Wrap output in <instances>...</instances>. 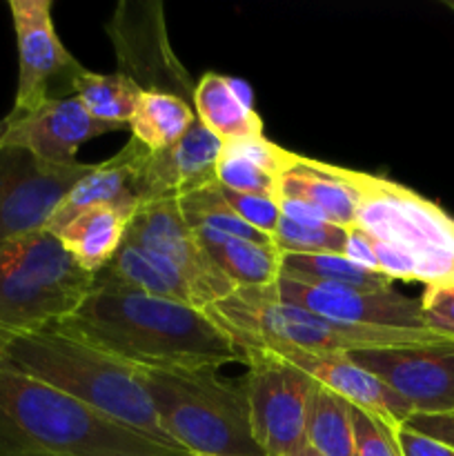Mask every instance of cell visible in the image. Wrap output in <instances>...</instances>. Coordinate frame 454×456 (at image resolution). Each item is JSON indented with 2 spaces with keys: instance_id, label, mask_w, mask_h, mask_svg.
<instances>
[{
  "instance_id": "obj_1",
  "label": "cell",
  "mask_w": 454,
  "mask_h": 456,
  "mask_svg": "<svg viewBox=\"0 0 454 456\" xmlns=\"http://www.w3.org/2000/svg\"><path fill=\"white\" fill-rule=\"evenodd\" d=\"M53 330L141 368H223L245 350L205 310L138 289L96 283Z\"/></svg>"
},
{
  "instance_id": "obj_2",
  "label": "cell",
  "mask_w": 454,
  "mask_h": 456,
  "mask_svg": "<svg viewBox=\"0 0 454 456\" xmlns=\"http://www.w3.org/2000/svg\"><path fill=\"white\" fill-rule=\"evenodd\" d=\"M0 456H182L0 361Z\"/></svg>"
},
{
  "instance_id": "obj_3",
  "label": "cell",
  "mask_w": 454,
  "mask_h": 456,
  "mask_svg": "<svg viewBox=\"0 0 454 456\" xmlns=\"http://www.w3.org/2000/svg\"><path fill=\"white\" fill-rule=\"evenodd\" d=\"M0 361L58 387L138 435L190 456L160 426L138 365L53 328L13 338L0 350Z\"/></svg>"
},
{
  "instance_id": "obj_4",
  "label": "cell",
  "mask_w": 454,
  "mask_h": 456,
  "mask_svg": "<svg viewBox=\"0 0 454 456\" xmlns=\"http://www.w3.org/2000/svg\"><path fill=\"white\" fill-rule=\"evenodd\" d=\"M354 225L369 236L378 274L418 281L426 288L454 285V218L401 183L356 172Z\"/></svg>"
},
{
  "instance_id": "obj_5",
  "label": "cell",
  "mask_w": 454,
  "mask_h": 456,
  "mask_svg": "<svg viewBox=\"0 0 454 456\" xmlns=\"http://www.w3.org/2000/svg\"><path fill=\"white\" fill-rule=\"evenodd\" d=\"M141 379L160 426L190 456H265L243 381L223 379L216 368H141Z\"/></svg>"
},
{
  "instance_id": "obj_6",
  "label": "cell",
  "mask_w": 454,
  "mask_h": 456,
  "mask_svg": "<svg viewBox=\"0 0 454 456\" xmlns=\"http://www.w3.org/2000/svg\"><path fill=\"white\" fill-rule=\"evenodd\" d=\"M276 285V283H274ZM274 285L236 289L223 301L212 303L207 314L240 347L288 346L303 352H347L369 347L408 346L443 337L436 330H394L350 325L312 314L303 307L280 301Z\"/></svg>"
},
{
  "instance_id": "obj_7",
  "label": "cell",
  "mask_w": 454,
  "mask_h": 456,
  "mask_svg": "<svg viewBox=\"0 0 454 456\" xmlns=\"http://www.w3.org/2000/svg\"><path fill=\"white\" fill-rule=\"evenodd\" d=\"M93 279L47 230L0 243V350L74 314Z\"/></svg>"
},
{
  "instance_id": "obj_8",
  "label": "cell",
  "mask_w": 454,
  "mask_h": 456,
  "mask_svg": "<svg viewBox=\"0 0 454 456\" xmlns=\"http://www.w3.org/2000/svg\"><path fill=\"white\" fill-rule=\"evenodd\" d=\"M243 379L254 439L265 456H288L305 445L310 399L319 383L280 356L243 347Z\"/></svg>"
},
{
  "instance_id": "obj_9",
  "label": "cell",
  "mask_w": 454,
  "mask_h": 456,
  "mask_svg": "<svg viewBox=\"0 0 454 456\" xmlns=\"http://www.w3.org/2000/svg\"><path fill=\"white\" fill-rule=\"evenodd\" d=\"M116 52L118 74L141 92L176 96L194 107L196 83L169 43L163 3L123 0L105 25Z\"/></svg>"
},
{
  "instance_id": "obj_10",
  "label": "cell",
  "mask_w": 454,
  "mask_h": 456,
  "mask_svg": "<svg viewBox=\"0 0 454 456\" xmlns=\"http://www.w3.org/2000/svg\"><path fill=\"white\" fill-rule=\"evenodd\" d=\"M93 165H52L20 147L0 145V243L47 230L58 205Z\"/></svg>"
},
{
  "instance_id": "obj_11",
  "label": "cell",
  "mask_w": 454,
  "mask_h": 456,
  "mask_svg": "<svg viewBox=\"0 0 454 456\" xmlns=\"http://www.w3.org/2000/svg\"><path fill=\"white\" fill-rule=\"evenodd\" d=\"M52 0H9L18 43V89L9 116L38 110L53 98L74 96L71 85L85 69L62 45Z\"/></svg>"
},
{
  "instance_id": "obj_12",
  "label": "cell",
  "mask_w": 454,
  "mask_h": 456,
  "mask_svg": "<svg viewBox=\"0 0 454 456\" xmlns=\"http://www.w3.org/2000/svg\"><path fill=\"white\" fill-rule=\"evenodd\" d=\"M347 359L392 387L414 414L454 412V334L347 352Z\"/></svg>"
},
{
  "instance_id": "obj_13",
  "label": "cell",
  "mask_w": 454,
  "mask_h": 456,
  "mask_svg": "<svg viewBox=\"0 0 454 456\" xmlns=\"http://www.w3.org/2000/svg\"><path fill=\"white\" fill-rule=\"evenodd\" d=\"M125 243L145 248L172 261L194 288L200 310H207L212 303L236 292L231 281L218 270L185 223L176 199L142 205L129 221Z\"/></svg>"
},
{
  "instance_id": "obj_14",
  "label": "cell",
  "mask_w": 454,
  "mask_h": 456,
  "mask_svg": "<svg viewBox=\"0 0 454 456\" xmlns=\"http://www.w3.org/2000/svg\"><path fill=\"white\" fill-rule=\"evenodd\" d=\"M280 301L303 307L312 314L350 325L394 330H430L421 301L403 297L394 288L350 289V288H312L294 281H276Z\"/></svg>"
},
{
  "instance_id": "obj_15",
  "label": "cell",
  "mask_w": 454,
  "mask_h": 456,
  "mask_svg": "<svg viewBox=\"0 0 454 456\" xmlns=\"http://www.w3.org/2000/svg\"><path fill=\"white\" fill-rule=\"evenodd\" d=\"M221 151L223 141L203 127L200 120L165 151H150L141 142L136 159V196L141 208L156 200L181 199L216 183Z\"/></svg>"
},
{
  "instance_id": "obj_16",
  "label": "cell",
  "mask_w": 454,
  "mask_h": 456,
  "mask_svg": "<svg viewBox=\"0 0 454 456\" xmlns=\"http://www.w3.org/2000/svg\"><path fill=\"white\" fill-rule=\"evenodd\" d=\"M0 145L20 147L52 165H76L80 147L102 134L118 132V125L96 120L76 96L53 98L22 116H4Z\"/></svg>"
},
{
  "instance_id": "obj_17",
  "label": "cell",
  "mask_w": 454,
  "mask_h": 456,
  "mask_svg": "<svg viewBox=\"0 0 454 456\" xmlns=\"http://www.w3.org/2000/svg\"><path fill=\"white\" fill-rule=\"evenodd\" d=\"M270 354L280 356L288 363L296 365L305 374H310L320 387L334 392L354 408L365 410L369 414L385 419V421L405 426L414 410L408 401L401 399L392 387L378 381L368 370L359 368L341 352H303L288 346H256Z\"/></svg>"
},
{
  "instance_id": "obj_18",
  "label": "cell",
  "mask_w": 454,
  "mask_h": 456,
  "mask_svg": "<svg viewBox=\"0 0 454 456\" xmlns=\"http://www.w3.org/2000/svg\"><path fill=\"white\" fill-rule=\"evenodd\" d=\"M138 150H141V142L136 138H129V142L118 154L93 165L92 172L80 178L74 190L58 205L56 214L47 225L49 234L56 236L67 223H71L80 212L93 208V205H111V208L134 216L141 208L136 196Z\"/></svg>"
},
{
  "instance_id": "obj_19",
  "label": "cell",
  "mask_w": 454,
  "mask_h": 456,
  "mask_svg": "<svg viewBox=\"0 0 454 456\" xmlns=\"http://www.w3.org/2000/svg\"><path fill=\"white\" fill-rule=\"evenodd\" d=\"M276 199H296L319 209L329 223L352 227L359 209L354 169L296 156L292 167L276 178Z\"/></svg>"
},
{
  "instance_id": "obj_20",
  "label": "cell",
  "mask_w": 454,
  "mask_h": 456,
  "mask_svg": "<svg viewBox=\"0 0 454 456\" xmlns=\"http://www.w3.org/2000/svg\"><path fill=\"white\" fill-rule=\"evenodd\" d=\"M196 118L223 142L263 136V118L252 102L247 83L207 71L196 83Z\"/></svg>"
},
{
  "instance_id": "obj_21",
  "label": "cell",
  "mask_w": 454,
  "mask_h": 456,
  "mask_svg": "<svg viewBox=\"0 0 454 456\" xmlns=\"http://www.w3.org/2000/svg\"><path fill=\"white\" fill-rule=\"evenodd\" d=\"M93 281L138 289L151 297L167 298V301L200 310L194 288L172 261L132 243L120 245L116 256L98 272Z\"/></svg>"
},
{
  "instance_id": "obj_22",
  "label": "cell",
  "mask_w": 454,
  "mask_h": 456,
  "mask_svg": "<svg viewBox=\"0 0 454 456\" xmlns=\"http://www.w3.org/2000/svg\"><path fill=\"white\" fill-rule=\"evenodd\" d=\"M132 216L111 205H93L67 223L56 239L85 272L96 276L125 243Z\"/></svg>"
},
{
  "instance_id": "obj_23",
  "label": "cell",
  "mask_w": 454,
  "mask_h": 456,
  "mask_svg": "<svg viewBox=\"0 0 454 456\" xmlns=\"http://www.w3.org/2000/svg\"><path fill=\"white\" fill-rule=\"evenodd\" d=\"M191 232L236 289L270 288L279 281L280 252L274 243H254L209 230Z\"/></svg>"
},
{
  "instance_id": "obj_24",
  "label": "cell",
  "mask_w": 454,
  "mask_h": 456,
  "mask_svg": "<svg viewBox=\"0 0 454 456\" xmlns=\"http://www.w3.org/2000/svg\"><path fill=\"white\" fill-rule=\"evenodd\" d=\"M279 279L312 288L387 289L394 281L356 265L343 254H280Z\"/></svg>"
},
{
  "instance_id": "obj_25",
  "label": "cell",
  "mask_w": 454,
  "mask_h": 456,
  "mask_svg": "<svg viewBox=\"0 0 454 456\" xmlns=\"http://www.w3.org/2000/svg\"><path fill=\"white\" fill-rule=\"evenodd\" d=\"M194 107L169 94L141 92L127 129L132 138L150 151H165L176 145L196 123Z\"/></svg>"
},
{
  "instance_id": "obj_26",
  "label": "cell",
  "mask_w": 454,
  "mask_h": 456,
  "mask_svg": "<svg viewBox=\"0 0 454 456\" xmlns=\"http://www.w3.org/2000/svg\"><path fill=\"white\" fill-rule=\"evenodd\" d=\"M352 405L334 392L316 386L305 423V444L320 456H356Z\"/></svg>"
},
{
  "instance_id": "obj_27",
  "label": "cell",
  "mask_w": 454,
  "mask_h": 456,
  "mask_svg": "<svg viewBox=\"0 0 454 456\" xmlns=\"http://www.w3.org/2000/svg\"><path fill=\"white\" fill-rule=\"evenodd\" d=\"M71 94L83 102L85 110L93 118L125 129L134 110H136L141 89L118 71L116 74H96V71L83 69L74 78Z\"/></svg>"
},
{
  "instance_id": "obj_28",
  "label": "cell",
  "mask_w": 454,
  "mask_h": 456,
  "mask_svg": "<svg viewBox=\"0 0 454 456\" xmlns=\"http://www.w3.org/2000/svg\"><path fill=\"white\" fill-rule=\"evenodd\" d=\"M178 208H181L182 218L191 230H209L218 232V234L234 236V239L254 240V243H272L270 236L261 234L258 230L249 227L234 209L227 205L223 199L221 187L218 183H212L207 187L190 191V194L181 196Z\"/></svg>"
},
{
  "instance_id": "obj_29",
  "label": "cell",
  "mask_w": 454,
  "mask_h": 456,
  "mask_svg": "<svg viewBox=\"0 0 454 456\" xmlns=\"http://www.w3.org/2000/svg\"><path fill=\"white\" fill-rule=\"evenodd\" d=\"M347 227L334 223L301 225L280 216L272 243L280 254H343L345 252Z\"/></svg>"
},
{
  "instance_id": "obj_30",
  "label": "cell",
  "mask_w": 454,
  "mask_h": 456,
  "mask_svg": "<svg viewBox=\"0 0 454 456\" xmlns=\"http://www.w3.org/2000/svg\"><path fill=\"white\" fill-rule=\"evenodd\" d=\"M350 412L356 456H403L399 439H396V428H399L396 423L385 421V419L354 408V405Z\"/></svg>"
},
{
  "instance_id": "obj_31",
  "label": "cell",
  "mask_w": 454,
  "mask_h": 456,
  "mask_svg": "<svg viewBox=\"0 0 454 456\" xmlns=\"http://www.w3.org/2000/svg\"><path fill=\"white\" fill-rule=\"evenodd\" d=\"M216 183L225 190L243 194H272L276 196V178L263 172L249 160L223 150L216 167Z\"/></svg>"
},
{
  "instance_id": "obj_32",
  "label": "cell",
  "mask_w": 454,
  "mask_h": 456,
  "mask_svg": "<svg viewBox=\"0 0 454 456\" xmlns=\"http://www.w3.org/2000/svg\"><path fill=\"white\" fill-rule=\"evenodd\" d=\"M223 150L230 151V154L240 156V159L249 160L256 167H261L263 172H267L270 176L279 178L280 174L288 172L289 167L294 165L298 154L294 151L283 150L280 145L272 142L270 138L263 136H252V138H240V141H231V142H223Z\"/></svg>"
},
{
  "instance_id": "obj_33",
  "label": "cell",
  "mask_w": 454,
  "mask_h": 456,
  "mask_svg": "<svg viewBox=\"0 0 454 456\" xmlns=\"http://www.w3.org/2000/svg\"><path fill=\"white\" fill-rule=\"evenodd\" d=\"M221 187V185H218ZM223 199L227 200L231 209L247 223L249 227L258 230L261 234H274L276 225L280 221V208L276 196L272 194H243V191H231L221 187Z\"/></svg>"
},
{
  "instance_id": "obj_34",
  "label": "cell",
  "mask_w": 454,
  "mask_h": 456,
  "mask_svg": "<svg viewBox=\"0 0 454 456\" xmlns=\"http://www.w3.org/2000/svg\"><path fill=\"white\" fill-rule=\"evenodd\" d=\"M418 301H421L427 328L443 334H454V285L426 288Z\"/></svg>"
},
{
  "instance_id": "obj_35",
  "label": "cell",
  "mask_w": 454,
  "mask_h": 456,
  "mask_svg": "<svg viewBox=\"0 0 454 456\" xmlns=\"http://www.w3.org/2000/svg\"><path fill=\"white\" fill-rule=\"evenodd\" d=\"M396 439H399L403 456H454V450L450 445L421 435L408 426L396 428Z\"/></svg>"
},
{
  "instance_id": "obj_36",
  "label": "cell",
  "mask_w": 454,
  "mask_h": 456,
  "mask_svg": "<svg viewBox=\"0 0 454 456\" xmlns=\"http://www.w3.org/2000/svg\"><path fill=\"white\" fill-rule=\"evenodd\" d=\"M421 435L432 436L454 450V412L450 414H412L405 423Z\"/></svg>"
},
{
  "instance_id": "obj_37",
  "label": "cell",
  "mask_w": 454,
  "mask_h": 456,
  "mask_svg": "<svg viewBox=\"0 0 454 456\" xmlns=\"http://www.w3.org/2000/svg\"><path fill=\"white\" fill-rule=\"evenodd\" d=\"M343 256L350 258V261L356 263V265L365 267V270L378 272L372 240H369V236L365 234V232H361L356 225L347 227V240H345V252H343Z\"/></svg>"
},
{
  "instance_id": "obj_38",
  "label": "cell",
  "mask_w": 454,
  "mask_h": 456,
  "mask_svg": "<svg viewBox=\"0 0 454 456\" xmlns=\"http://www.w3.org/2000/svg\"><path fill=\"white\" fill-rule=\"evenodd\" d=\"M288 456H320L319 452H316V450H312L310 448V445H301V448H298V450H294V452L292 454H288Z\"/></svg>"
},
{
  "instance_id": "obj_39",
  "label": "cell",
  "mask_w": 454,
  "mask_h": 456,
  "mask_svg": "<svg viewBox=\"0 0 454 456\" xmlns=\"http://www.w3.org/2000/svg\"><path fill=\"white\" fill-rule=\"evenodd\" d=\"M4 129H7V123H4V118H0V142H3Z\"/></svg>"
},
{
  "instance_id": "obj_40",
  "label": "cell",
  "mask_w": 454,
  "mask_h": 456,
  "mask_svg": "<svg viewBox=\"0 0 454 456\" xmlns=\"http://www.w3.org/2000/svg\"><path fill=\"white\" fill-rule=\"evenodd\" d=\"M445 7L452 9V12H454V0H445Z\"/></svg>"
},
{
  "instance_id": "obj_41",
  "label": "cell",
  "mask_w": 454,
  "mask_h": 456,
  "mask_svg": "<svg viewBox=\"0 0 454 456\" xmlns=\"http://www.w3.org/2000/svg\"><path fill=\"white\" fill-rule=\"evenodd\" d=\"M191 456H196V454H191Z\"/></svg>"
}]
</instances>
